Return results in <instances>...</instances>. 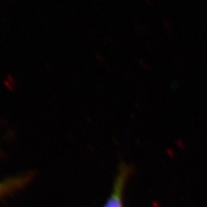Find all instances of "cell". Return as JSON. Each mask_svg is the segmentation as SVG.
<instances>
[{
    "label": "cell",
    "instance_id": "1",
    "mask_svg": "<svg viewBox=\"0 0 207 207\" xmlns=\"http://www.w3.org/2000/svg\"><path fill=\"white\" fill-rule=\"evenodd\" d=\"M131 174V169L122 164L118 169L111 193L103 207H125L124 206V191L127 180Z\"/></svg>",
    "mask_w": 207,
    "mask_h": 207
},
{
    "label": "cell",
    "instance_id": "2",
    "mask_svg": "<svg viewBox=\"0 0 207 207\" xmlns=\"http://www.w3.org/2000/svg\"><path fill=\"white\" fill-rule=\"evenodd\" d=\"M28 180L29 177L27 176H17L0 181V198L20 189L28 182Z\"/></svg>",
    "mask_w": 207,
    "mask_h": 207
}]
</instances>
